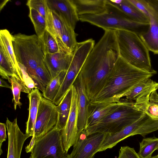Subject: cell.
Here are the masks:
<instances>
[{
	"label": "cell",
	"mask_w": 158,
	"mask_h": 158,
	"mask_svg": "<svg viewBox=\"0 0 158 158\" xmlns=\"http://www.w3.org/2000/svg\"><path fill=\"white\" fill-rule=\"evenodd\" d=\"M119 56L116 30H105L89 53L80 72L90 102L103 86Z\"/></svg>",
	"instance_id": "6da1fadb"
},
{
	"label": "cell",
	"mask_w": 158,
	"mask_h": 158,
	"mask_svg": "<svg viewBox=\"0 0 158 158\" xmlns=\"http://www.w3.org/2000/svg\"><path fill=\"white\" fill-rule=\"evenodd\" d=\"M154 75L134 67L119 56L103 86L90 103H119L135 86Z\"/></svg>",
	"instance_id": "7a4b0ae2"
},
{
	"label": "cell",
	"mask_w": 158,
	"mask_h": 158,
	"mask_svg": "<svg viewBox=\"0 0 158 158\" xmlns=\"http://www.w3.org/2000/svg\"><path fill=\"white\" fill-rule=\"evenodd\" d=\"M116 32L119 56L134 67L155 74L149 51L139 36L127 30H116Z\"/></svg>",
	"instance_id": "3957f363"
},
{
	"label": "cell",
	"mask_w": 158,
	"mask_h": 158,
	"mask_svg": "<svg viewBox=\"0 0 158 158\" xmlns=\"http://www.w3.org/2000/svg\"><path fill=\"white\" fill-rule=\"evenodd\" d=\"M145 113L138 108L135 103L126 100L104 118L87 128L85 133L86 135L98 132L114 133L140 118Z\"/></svg>",
	"instance_id": "277c9868"
},
{
	"label": "cell",
	"mask_w": 158,
	"mask_h": 158,
	"mask_svg": "<svg viewBox=\"0 0 158 158\" xmlns=\"http://www.w3.org/2000/svg\"><path fill=\"white\" fill-rule=\"evenodd\" d=\"M106 12L96 15L79 16V20L100 27L108 29L124 30L134 32L139 36L148 30L149 24L136 22L109 5Z\"/></svg>",
	"instance_id": "5b68a950"
},
{
	"label": "cell",
	"mask_w": 158,
	"mask_h": 158,
	"mask_svg": "<svg viewBox=\"0 0 158 158\" xmlns=\"http://www.w3.org/2000/svg\"><path fill=\"white\" fill-rule=\"evenodd\" d=\"M12 45L18 63L23 65L31 77L35 69L44 64L45 55L39 37L19 33L12 35Z\"/></svg>",
	"instance_id": "8992f818"
},
{
	"label": "cell",
	"mask_w": 158,
	"mask_h": 158,
	"mask_svg": "<svg viewBox=\"0 0 158 158\" xmlns=\"http://www.w3.org/2000/svg\"><path fill=\"white\" fill-rule=\"evenodd\" d=\"M61 131L55 127L36 141L30 158H66L68 152L63 147Z\"/></svg>",
	"instance_id": "52a82bcc"
},
{
	"label": "cell",
	"mask_w": 158,
	"mask_h": 158,
	"mask_svg": "<svg viewBox=\"0 0 158 158\" xmlns=\"http://www.w3.org/2000/svg\"><path fill=\"white\" fill-rule=\"evenodd\" d=\"M57 106L43 97L39 104L34 134L35 142L52 130L56 125L58 119Z\"/></svg>",
	"instance_id": "ba28073f"
},
{
	"label": "cell",
	"mask_w": 158,
	"mask_h": 158,
	"mask_svg": "<svg viewBox=\"0 0 158 158\" xmlns=\"http://www.w3.org/2000/svg\"><path fill=\"white\" fill-rule=\"evenodd\" d=\"M107 134L95 133L86 135L81 132L73 145L70 154L66 158H94L101 146Z\"/></svg>",
	"instance_id": "9c48e42d"
},
{
	"label": "cell",
	"mask_w": 158,
	"mask_h": 158,
	"mask_svg": "<svg viewBox=\"0 0 158 158\" xmlns=\"http://www.w3.org/2000/svg\"><path fill=\"white\" fill-rule=\"evenodd\" d=\"M89 53L86 49L82 47H77L74 50L72 60L61 86L52 102L56 105H58L60 103L66 93L73 85L80 72Z\"/></svg>",
	"instance_id": "30bf717a"
},
{
	"label": "cell",
	"mask_w": 158,
	"mask_h": 158,
	"mask_svg": "<svg viewBox=\"0 0 158 158\" xmlns=\"http://www.w3.org/2000/svg\"><path fill=\"white\" fill-rule=\"evenodd\" d=\"M71 88L72 99L70 110L66 124L61 131L63 147L67 152L70 147L74 144L78 132V96L77 90L73 85Z\"/></svg>",
	"instance_id": "8fae6325"
},
{
	"label": "cell",
	"mask_w": 158,
	"mask_h": 158,
	"mask_svg": "<svg viewBox=\"0 0 158 158\" xmlns=\"http://www.w3.org/2000/svg\"><path fill=\"white\" fill-rule=\"evenodd\" d=\"M148 13L149 27L139 36L149 51L158 54V0H143Z\"/></svg>",
	"instance_id": "7c38bea8"
},
{
	"label": "cell",
	"mask_w": 158,
	"mask_h": 158,
	"mask_svg": "<svg viewBox=\"0 0 158 158\" xmlns=\"http://www.w3.org/2000/svg\"><path fill=\"white\" fill-rule=\"evenodd\" d=\"M5 124L8 139L7 158H20L24 142L32 136L24 134L21 131L18 126L17 118L11 122L7 118Z\"/></svg>",
	"instance_id": "4fadbf2b"
},
{
	"label": "cell",
	"mask_w": 158,
	"mask_h": 158,
	"mask_svg": "<svg viewBox=\"0 0 158 158\" xmlns=\"http://www.w3.org/2000/svg\"><path fill=\"white\" fill-rule=\"evenodd\" d=\"M158 89V82L150 78L139 83L126 95V100L135 103L139 109L145 112L152 93Z\"/></svg>",
	"instance_id": "5bb4252c"
},
{
	"label": "cell",
	"mask_w": 158,
	"mask_h": 158,
	"mask_svg": "<svg viewBox=\"0 0 158 158\" xmlns=\"http://www.w3.org/2000/svg\"><path fill=\"white\" fill-rule=\"evenodd\" d=\"M49 8L74 30L79 20L71 0H46Z\"/></svg>",
	"instance_id": "9a60e30c"
},
{
	"label": "cell",
	"mask_w": 158,
	"mask_h": 158,
	"mask_svg": "<svg viewBox=\"0 0 158 158\" xmlns=\"http://www.w3.org/2000/svg\"><path fill=\"white\" fill-rule=\"evenodd\" d=\"M73 85L77 90L79 99L77 137L81 132L85 130L86 128L88 108L90 102L87 96L82 77L80 72Z\"/></svg>",
	"instance_id": "2e32d148"
},
{
	"label": "cell",
	"mask_w": 158,
	"mask_h": 158,
	"mask_svg": "<svg viewBox=\"0 0 158 158\" xmlns=\"http://www.w3.org/2000/svg\"><path fill=\"white\" fill-rule=\"evenodd\" d=\"M73 56V52L67 53L60 52L45 55L44 63L52 79L60 72L67 71Z\"/></svg>",
	"instance_id": "e0dca14e"
},
{
	"label": "cell",
	"mask_w": 158,
	"mask_h": 158,
	"mask_svg": "<svg viewBox=\"0 0 158 158\" xmlns=\"http://www.w3.org/2000/svg\"><path fill=\"white\" fill-rule=\"evenodd\" d=\"M108 4L133 20L149 24V18L128 0H107Z\"/></svg>",
	"instance_id": "ac0fdd59"
},
{
	"label": "cell",
	"mask_w": 158,
	"mask_h": 158,
	"mask_svg": "<svg viewBox=\"0 0 158 158\" xmlns=\"http://www.w3.org/2000/svg\"><path fill=\"white\" fill-rule=\"evenodd\" d=\"M122 102L121 101L119 103L104 104H93L90 102L86 128L97 124L104 118L118 108Z\"/></svg>",
	"instance_id": "d6986e66"
},
{
	"label": "cell",
	"mask_w": 158,
	"mask_h": 158,
	"mask_svg": "<svg viewBox=\"0 0 158 158\" xmlns=\"http://www.w3.org/2000/svg\"><path fill=\"white\" fill-rule=\"evenodd\" d=\"M78 16L96 15L107 10V0H71Z\"/></svg>",
	"instance_id": "ffe728a7"
},
{
	"label": "cell",
	"mask_w": 158,
	"mask_h": 158,
	"mask_svg": "<svg viewBox=\"0 0 158 158\" xmlns=\"http://www.w3.org/2000/svg\"><path fill=\"white\" fill-rule=\"evenodd\" d=\"M42 97V94L37 88L32 89L27 96L29 100V115L26 123V134L30 135L32 136L34 134L39 106Z\"/></svg>",
	"instance_id": "44dd1931"
},
{
	"label": "cell",
	"mask_w": 158,
	"mask_h": 158,
	"mask_svg": "<svg viewBox=\"0 0 158 158\" xmlns=\"http://www.w3.org/2000/svg\"><path fill=\"white\" fill-rule=\"evenodd\" d=\"M0 48L2 49L4 55L11 63L17 75L23 81L14 51L12 35L6 29L1 30L0 31Z\"/></svg>",
	"instance_id": "7402d4cb"
},
{
	"label": "cell",
	"mask_w": 158,
	"mask_h": 158,
	"mask_svg": "<svg viewBox=\"0 0 158 158\" xmlns=\"http://www.w3.org/2000/svg\"><path fill=\"white\" fill-rule=\"evenodd\" d=\"M74 30L64 22L62 34L60 38H56L61 52L71 53L75 50L77 42Z\"/></svg>",
	"instance_id": "603a6c76"
},
{
	"label": "cell",
	"mask_w": 158,
	"mask_h": 158,
	"mask_svg": "<svg viewBox=\"0 0 158 158\" xmlns=\"http://www.w3.org/2000/svg\"><path fill=\"white\" fill-rule=\"evenodd\" d=\"M72 99L71 87L66 93L60 103L57 106L58 119L55 127L62 130L67 123L70 113Z\"/></svg>",
	"instance_id": "cb8c5ba5"
},
{
	"label": "cell",
	"mask_w": 158,
	"mask_h": 158,
	"mask_svg": "<svg viewBox=\"0 0 158 158\" xmlns=\"http://www.w3.org/2000/svg\"><path fill=\"white\" fill-rule=\"evenodd\" d=\"M45 19L46 30L56 38H60L63 31L64 21L49 8L47 3Z\"/></svg>",
	"instance_id": "d4e9b609"
},
{
	"label": "cell",
	"mask_w": 158,
	"mask_h": 158,
	"mask_svg": "<svg viewBox=\"0 0 158 158\" xmlns=\"http://www.w3.org/2000/svg\"><path fill=\"white\" fill-rule=\"evenodd\" d=\"M10 83L11 84L13 96L12 101L14 102V109L16 110L17 106L20 108L22 105V103L20 101L21 92H22L29 94L32 89L27 88L18 76L11 77Z\"/></svg>",
	"instance_id": "484cf974"
},
{
	"label": "cell",
	"mask_w": 158,
	"mask_h": 158,
	"mask_svg": "<svg viewBox=\"0 0 158 158\" xmlns=\"http://www.w3.org/2000/svg\"><path fill=\"white\" fill-rule=\"evenodd\" d=\"M67 71L60 72L52 79L46 87L42 94L44 98L53 102L59 92Z\"/></svg>",
	"instance_id": "4316f807"
},
{
	"label": "cell",
	"mask_w": 158,
	"mask_h": 158,
	"mask_svg": "<svg viewBox=\"0 0 158 158\" xmlns=\"http://www.w3.org/2000/svg\"><path fill=\"white\" fill-rule=\"evenodd\" d=\"M35 82L36 88L43 93L52 78L44 64L38 66L31 77Z\"/></svg>",
	"instance_id": "83f0119b"
},
{
	"label": "cell",
	"mask_w": 158,
	"mask_h": 158,
	"mask_svg": "<svg viewBox=\"0 0 158 158\" xmlns=\"http://www.w3.org/2000/svg\"><path fill=\"white\" fill-rule=\"evenodd\" d=\"M139 145L138 154L140 158H150L153 152L158 150V138L154 136L144 138Z\"/></svg>",
	"instance_id": "f1b7e54d"
},
{
	"label": "cell",
	"mask_w": 158,
	"mask_h": 158,
	"mask_svg": "<svg viewBox=\"0 0 158 158\" xmlns=\"http://www.w3.org/2000/svg\"><path fill=\"white\" fill-rule=\"evenodd\" d=\"M39 39L45 55L61 52L56 38L46 30Z\"/></svg>",
	"instance_id": "f546056e"
},
{
	"label": "cell",
	"mask_w": 158,
	"mask_h": 158,
	"mask_svg": "<svg viewBox=\"0 0 158 158\" xmlns=\"http://www.w3.org/2000/svg\"><path fill=\"white\" fill-rule=\"evenodd\" d=\"M28 16L33 24L37 35L39 38H41L46 30L45 19L38 11L32 8H29Z\"/></svg>",
	"instance_id": "4dcf8cb0"
},
{
	"label": "cell",
	"mask_w": 158,
	"mask_h": 158,
	"mask_svg": "<svg viewBox=\"0 0 158 158\" xmlns=\"http://www.w3.org/2000/svg\"><path fill=\"white\" fill-rule=\"evenodd\" d=\"M0 75L2 79L8 80L10 83V77L18 76L11 63L0 48Z\"/></svg>",
	"instance_id": "1f68e13d"
},
{
	"label": "cell",
	"mask_w": 158,
	"mask_h": 158,
	"mask_svg": "<svg viewBox=\"0 0 158 158\" xmlns=\"http://www.w3.org/2000/svg\"><path fill=\"white\" fill-rule=\"evenodd\" d=\"M145 112L152 118L158 120V94L156 90L151 94Z\"/></svg>",
	"instance_id": "d6a6232c"
},
{
	"label": "cell",
	"mask_w": 158,
	"mask_h": 158,
	"mask_svg": "<svg viewBox=\"0 0 158 158\" xmlns=\"http://www.w3.org/2000/svg\"><path fill=\"white\" fill-rule=\"evenodd\" d=\"M46 4V0H28L26 3L29 8L36 10L45 19Z\"/></svg>",
	"instance_id": "836d02e7"
},
{
	"label": "cell",
	"mask_w": 158,
	"mask_h": 158,
	"mask_svg": "<svg viewBox=\"0 0 158 158\" xmlns=\"http://www.w3.org/2000/svg\"><path fill=\"white\" fill-rule=\"evenodd\" d=\"M18 64L23 81L27 87L31 89L36 88L35 82L28 73L26 67L19 63Z\"/></svg>",
	"instance_id": "e575fe53"
},
{
	"label": "cell",
	"mask_w": 158,
	"mask_h": 158,
	"mask_svg": "<svg viewBox=\"0 0 158 158\" xmlns=\"http://www.w3.org/2000/svg\"><path fill=\"white\" fill-rule=\"evenodd\" d=\"M117 158H140L133 148L128 146L121 147Z\"/></svg>",
	"instance_id": "d590c367"
},
{
	"label": "cell",
	"mask_w": 158,
	"mask_h": 158,
	"mask_svg": "<svg viewBox=\"0 0 158 158\" xmlns=\"http://www.w3.org/2000/svg\"><path fill=\"white\" fill-rule=\"evenodd\" d=\"M128 0L148 18V13L146 8L143 0Z\"/></svg>",
	"instance_id": "8d00e7d4"
},
{
	"label": "cell",
	"mask_w": 158,
	"mask_h": 158,
	"mask_svg": "<svg viewBox=\"0 0 158 158\" xmlns=\"http://www.w3.org/2000/svg\"><path fill=\"white\" fill-rule=\"evenodd\" d=\"M6 125L5 123H0V155L3 153L1 146L2 143L6 141L7 138L6 133Z\"/></svg>",
	"instance_id": "74e56055"
},
{
	"label": "cell",
	"mask_w": 158,
	"mask_h": 158,
	"mask_svg": "<svg viewBox=\"0 0 158 158\" xmlns=\"http://www.w3.org/2000/svg\"><path fill=\"white\" fill-rule=\"evenodd\" d=\"M35 143L34 137H32L30 143L25 148V151L27 153L31 152Z\"/></svg>",
	"instance_id": "f35d334b"
},
{
	"label": "cell",
	"mask_w": 158,
	"mask_h": 158,
	"mask_svg": "<svg viewBox=\"0 0 158 158\" xmlns=\"http://www.w3.org/2000/svg\"><path fill=\"white\" fill-rule=\"evenodd\" d=\"M0 86L1 87L8 88L12 89L11 86H10L2 78L0 79Z\"/></svg>",
	"instance_id": "ab89813d"
},
{
	"label": "cell",
	"mask_w": 158,
	"mask_h": 158,
	"mask_svg": "<svg viewBox=\"0 0 158 158\" xmlns=\"http://www.w3.org/2000/svg\"><path fill=\"white\" fill-rule=\"evenodd\" d=\"M150 158H158V157L157 156V155H156L152 156Z\"/></svg>",
	"instance_id": "60d3db41"
},
{
	"label": "cell",
	"mask_w": 158,
	"mask_h": 158,
	"mask_svg": "<svg viewBox=\"0 0 158 158\" xmlns=\"http://www.w3.org/2000/svg\"><path fill=\"white\" fill-rule=\"evenodd\" d=\"M157 156L158 157V156L157 155Z\"/></svg>",
	"instance_id": "b9f144b4"
},
{
	"label": "cell",
	"mask_w": 158,
	"mask_h": 158,
	"mask_svg": "<svg viewBox=\"0 0 158 158\" xmlns=\"http://www.w3.org/2000/svg\"><path fill=\"white\" fill-rule=\"evenodd\" d=\"M157 155L158 156V154Z\"/></svg>",
	"instance_id": "7bdbcfd3"
}]
</instances>
